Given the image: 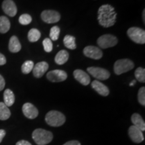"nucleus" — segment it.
Returning <instances> with one entry per match:
<instances>
[{
  "label": "nucleus",
  "mask_w": 145,
  "mask_h": 145,
  "mask_svg": "<svg viewBox=\"0 0 145 145\" xmlns=\"http://www.w3.org/2000/svg\"><path fill=\"white\" fill-rule=\"evenodd\" d=\"M117 14L114 7L110 4L101 5L98 10L97 20L99 24L104 28H109L114 26L116 22Z\"/></svg>",
  "instance_id": "f257e3e1"
},
{
  "label": "nucleus",
  "mask_w": 145,
  "mask_h": 145,
  "mask_svg": "<svg viewBox=\"0 0 145 145\" xmlns=\"http://www.w3.org/2000/svg\"><path fill=\"white\" fill-rule=\"evenodd\" d=\"M32 138L38 145H46L51 142L53 135L48 130L38 128L32 132Z\"/></svg>",
  "instance_id": "f03ea898"
},
{
  "label": "nucleus",
  "mask_w": 145,
  "mask_h": 145,
  "mask_svg": "<svg viewBox=\"0 0 145 145\" xmlns=\"http://www.w3.org/2000/svg\"><path fill=\"white\" fill-rule=\"evenodd\" d=\"M45 121L50 126L59 127L65 124L66 118L61 112L52 110L46 114L45 116Z\"/></svg>",
  "instance_id": "7ed1b4c3"
},
{
  "label": "nucleus",
  "mask_w": 145,
  "mask_h": 145,
  "mask_svg": "<svg viewBox=\"0 0 145 145\" xmlns=\"http://www.w3.org/2000/svg\"><path fill=\"white\" fill-rule=\"evenodd\" d=\"M134 67H135V65L131 60L128 59L118 60L114 63V72L118 75H121L132 70Z\"/></svg>",
  "instance_id": "20e7f679"
},
{
  "label": "nucleus",
  "mask_w": 145,
  "mask_h": 145,
  "mask_svg": "<svg viewBox=\"0 0 145 145\" xmlns=\"http://www.w3.org/2000/svg\"><path fill=\"white\" fill-rule=\"evenodd\" d=\"M128 37L137 44H143L145 43V31L138 27H132L127 31Z\"/></svg>",
  "instance_id": "39448f33"
},
{
  "label": "nucleus",
  "mask_w": 145,
  "mask_h": 145,
  "mask_svg": "<svg viewBox=\"0 0 145 145\" xmlns=\"http://www.w3.org/2000/svg\"><path fill=\"white\" fill-rule=\"evenodd\" d=\"M97 44L101 48H111L118 44V39L112 34H104L97 39Z\"/></svg>",
  "instance_id": "423d86ee"
},
{
  "label": "nucleus",
  "mask_w": 145,
  "mask_h": 145,
  "mask_svg": "<svg viewBox=\"0 0 145 145\" xmlns=\"http://www.w3.org/2000/svg\"><path fill=\"white\" fill-rule=\"evenodd\" d=\"M87 71L90 75L98 80H106L110 77V73L108 70L100 67H90L87 69Z\"/></svg>",
  "instance_id": "0eeeda50"
},
{
  "label": "nucleus",
  "mask_w": 145,
  "mask_h": 145,
  "mask_svg": "<svg viewBox=\"0 0 145 145\" xmlns=\"http://www.w3.org/2000/svg\"><path fill=\"white\" fill-rule=\"evenodd\" d=\"M41 18L47 24L57 23L61 20V14L54 10H44L42 12Z\"/></svg>",
  "instance_id": "6e6552de"
},
{
  "label": "nucleus",
  "mask_w": 145,
  "mask_h": 145,
  "mask_svg": "<svg viewBox=\"0 0 145 145\" xmlns=\"http://www.w3.org/2000/svg\"><path fill=\"white\" fill-rule=\"evenodd\" d=\"M46 77L51 82H61L67 79V73L63 70H53L47 73Z\"/></svg>",
  "instance_id": "1a4fd4ad"
},
{
  "label": "nucleus",
  "mask_w": 145,
  "mask_h": 145,
  "mask_svg": "<svg viewBox=\"0 0 145 145\" xmlns=\"http://www.w3.org/2000/svg\"><path fill=\"white\" fill-rule=\"evenodd\" d=\"M83 54L87 57L91 59L98 60L103 56V52L100 48L94 46H88L83 49Z\"/></svg>",
  "instance_id": "9d476101"
},
{
  "label": "nucleus",
  "mask_w": 145,
  "mask_h": 145,
  "mask_svg": "<svg viewBox=\"0 0 145 145\" xmlns=\"http://www.w3.org/2000/svg\"><path fill=\"white\" fill-rule=\"evenodd\" d=\"M24 115L29 119H34L39 115V110L30 103H26L22 107Z\"/></svg>",
  "instance_id": "9b49d317"
},
{
  "label": "nucleus",
  "mask_w": 145,
  "mask_h": 145,
  "mask_svg": "<svg viewBox=\"0 0 145 145\" xmlns=\"http://www.w3.org/2000/svg\"><path fill=\"white\" fill-rule=\"evenodd\" d=\"M128 135L130 139L135 143H140L144 140L142 132L135 126H131L128 129Z\"/></svg>",
  "instance_id": "f8f14e48"
},
{
  "label": "nucleus",
  "mask_w": 145,
  "mask_h": 145,
  "mask_svg": "<svg viewBox=\"0 0 145 145\" xmlns=\"http://www.w3.org/2000/svg\"><path fill=\"white\" fill-rule=\"evenodd\" d=\"M2 9L5 14L10 17H14L17 14V7L12 0H4L2 3Z\"/></svg>",
  "instance_id": "ddd939ff"
},
{
  "label": "nucleus",
  "mask_w": 145,
  "mask_h": 145,
  "mask_svg": "<svg viewBox=\"0 0 145 145\" xmlns=\"http://www.w3.org/2000/svg\"><path fill=\"white\" fill-rule=\"evenodd\" d=\"M73 75L75 79L83 86H88L90 83V77L87 72L81 69L74 71Z\"/></svg>",
  "instance_id": "4468645a"
},
{
  "label": "nucleus",
  "mask_w": 145,
  "mask_h": 145,
  "mask_svg": "<svg viewBox=\"0 0 145 145\" xmlns=\"http://www.w3.org/2000/svg\"><path fill=\"white\" fill-rule=\"evenodd\" d=\"M48 69V64L46 62L42 61V62L38 63L37 64L34 66L33 75L36 78H40L44 75V73L47 71Z\"/></svg>",
  "instance_id": "2eb2a0df"
},
{
  "label": "nucleus",
  "mask_w": 145,
  "mask_h": 145,
  "mask_svg": "<svg viewBox=\"0 0 145 145\" xmlns=\"http://www.w3.org/2000/svg\"><path fill=\"white\" fill-rule=\"evenodd\" d=\"M91 87L99 95L102 96H108L110 93V90L108 87L97 80L93 81L91 83Z\"/></svg>",
  "instance_id": "dca6fc26"
},
{
  "label": "nucleus",
  "mask_w": 145,
  "mask_h": 145,
  "mask_svg": "<svg viewBox=\"0 0 145 145\" xmlns=\"http://www.w3.org/2000/svg\"><path fill=\"white\" fill-rule=\"evenodd\" d=\"M132 122L133 123V126L137 127L139 130H140L142 132H144L145 130V122L144 120L140 114L135 113L133 114L131 116Z\"/></svg>",
  "instance_id": "f3484780"
},
{
  "label": "nucleus",
  "mask_w": 145,
  "mask_h": 145,
  "mask_svg": "<svg viewBox=\"0 0 145 145\" xmlns=\"http://www.w3.org/2000/svg\"><path fill=\"white\" fill-rule=\"evenodd\" d=\"M22 46L18 37L12 36L9 42V50L12 52H18L21 50Z\"/></svg>",
  "instance_id": "a211bd4d"
},
{
  "label": "nucleus",
  "mask_w": 145,
  "mask_h": 145,
  "mask_svg": "<svg viewBox=\"0 0 145 145\" xmlns=\"http://www.w3.org/2000/svg\"><path fill=\"white\" fill-rule=\"evenodd\" d=\"M3 100H4V104L8 107L12 106L14 104L15 101V96L12 90L10 89H7L5 90L3 93Z\"/></svg>",
  "instance_id": "6ab92c4d"
},
{
  "label": "nucleus",
  "mask_w": 145,
  "mask_h": 145,
  "mask_svg": "<svg viewBox=\"0 0 145 145\" xmlns=\"http://www.w3.org/2000/svg\"><path fill=\"white\" fill-rule=\"evenodd\" d=\"M69 59V53L67 50H60V51L58 52L56 55L55 59H54V61H55V63L57 64L61 65L65 64V63L67 62Z\"/></svg>",
  "instance_id": "aec40b11"
},
{
  "label": "nucleus",
  "mask_w": 145,
  "mask_h": 145,
  "mask_svg": "<svg viewBox=\"0 0 145 145\" xmlns=\"http://www.w3.org/2000/svg\"><path fill=\"white\" fill-rule=\"evenodd\" d=\"M10 28V22L5 16H0V32L5 34Z\"/></svg>",
  "instance_id": "412c9836"
},
{
  "label": "nucleus",
  "mask_w": 145,
  "mask_h": 145,
  "mask_svg": "<svg viewBox=\"0 0 145 145\" xmlns=\"http://www.w3.org/2000/svg\"><path fill=\"white\" fill-rule=\"evenodd\" d=\"M63 42L65 47L71 50H74L77 48L75 42V37L71 35H66L63 39Z\"/></svg>",
  "instance_id": "4be33fe9"
},
{
  "label": "nucleus",
  "mask_w": 145,
  "mask_h": 145,
  "mask_svg": "<svg viewBox=\"0 0 145 145\" xmlns=\"http://www.w3.org/2000/svg\"><path fill=\"white\" fill-rule=\"evenodd\" d=\"M11 116L10 110L3 102H0V120H6Z\"/></svg>",
  "instance_id": "5701e85b"
},
{
  "label": "nucleus",
  "mask_w": 145,
  "mask_h": 145,
  "mask_svg": "<svg viewBox=\"0 0 145 145\" xmlns=\"http://www.w3.org/2000/svg\"><path fill=\"white\" fill-rule=\"evenodd\" d=\"M40 32L38 29L32 28L28 32V39L29 41L31 42H35L38 41L40 39Z\"/></svg>",
  "instance_id": "b1692460"
},
{
  "label": "nucleus",
  "mask_w": 145,
  "mask_h": 145,
  "mask_svg": "<svg viewBox=\"0 0 145 145\" xmlns=\"http://www.w3.org/2000/svg\"><path fill=\"white\" fill-rule=\"evenodd\" d=\"M135 77L139 82H145V69L142 67L137 68L135 72Z\"/></svg>",
  "instance_id": "393cba45"
},
{
  "label": "nucleus",
  "mask_w": 145,
  "mask_h": 145,
  "mask_svg": "<svg viewBox=\"0 0 145 145\" xmlns=\"http://www.w3.org/2000/svg\"><path fill=\"white\" fill-rule=\"evenodd\" d=\"M34 63L32 61H27L22 65V71L24 74H28L32 71L34 68Z\"/></svg>",
  "instance_id": "a878e982"
},
{
  "label": "nucleus",
  "mask_w": 145,
  "mask_h": 145,
  "mask_svg": "<svg viewBox=\"0 0 145 145\" xmlns=\"http://www.w3.org/2000/svg\"><path fill=\"white\" fill-rule=\"evenodd\" d=\"M60 32H61V30H60L59 27L54 26L52 27V28H51L50 31V37L52 40L53 41L57 40L59 37Z\"/></svg>",
  "instance_id": "bb28decb"
},
{
  "label": "nucleus",
  "mask_w": 145,
  "mask_h": 145,
  "mask_svg": "<svg viewBox=\"0 0 145 145\" xmlns=\"http://www.w3.org/2000/svg\"><path fill=\"white\" fill-rule=\"evenodd\" d=\"M32 17L29 14H24L20 16L19 22L22 25H28L31 23Z\"/></svg>",
  "instance_id": "cd10ccee"
},
{
  "label": "nucleus",
  "mask_w": 145,
  "mask_h": 145,
  "mask_svg": "<svg viewBox=\"0 0 145 145\" xmlns=\"http://www.w3.org/2000/svg\"><path fill=\"white\" fill-rule=\"evenodd\" d=\"M138 102L142 105V106H145V88L142 87V88H140L138 93Z\"/></svg>",
  "instance_id": "c85d7f7f"
},
{
  "label": "nucleus",
  "mask_w": 145,
  "mask_h": 145,
  "mask_svg": "<svg viewBox=\"0 0 145 145\" xmlns=\"http://www.w3.org/2000/svg\"><path fill=\"white\" fill-rule=\"evenodd\" d=\"M44 49L46 52H50L52 50V42L50 39H45L42 42Z\"/></svg>",
  "instance_id": "c756f323"
},
{
  "label": "nucleus",
  "mask_w": 145,
  "mask_h": 145,
  "mask_svg": "<svg viewBox=\"0 0 145 145\" xmlns=\"http://www.w3.org/2000/svg\"><path fill=\"white\" fill-rule=\"evenodd\" d=\"M5 80L4 79H3V77L0 75V91H2L3 89L5 88Z\"/></svg>",
  "instance_id": "7c9ffc66"
},
{
  "label": "nucleus",
  "mask_w": 145,
  "mask_h": 145,
  "mask_svg": "<svg viewBox=\"0 0 145 145\" xmlns=\"http://www.w3.org/2000/svg\"><path fill=\"white\" fill-rule=\"evenodd\" d=\"M63 145H81V143L77 140H71L65 143Z\"/></svg>",
  "instance_id": "2f4dec72"
},
{
  "label": "nucleus",
  "mask_w": 145,
  "mask_h": 145,
  "mask_svg": "<svg viewBox=\"0 0 145 145\" xmlns=\"http://www.w3.org/2000/svg\"><path fill=\"white\" fill-rule=\"evenodd\" d=\"M6 63V59H5V56L0 53V65H3Z\"/></svg>",
  "instance_id": "473e14b6"
},
{
  "label": "nucleus",
  "mask_w": 145,
  "mask_h": 145,
  "mask_svg": "<svg viewBox=\"0 0 145 145\" xmlns=\"http://www.w3.org/2000/svg\"><path fill=\"white\" fill-rule=\"evenodd\" d=\"M16 145H32V144H30V143L28 141L24 140H22L18 141V142L16 143Z\"/></svg>",
  "instance_id": "72a5a7b5"
},
{
  "label": "nucleus",
  "mask_w": 145,
  "mask_h": 145,
  "mask_svg": "<svg viewBox=\"0 0 145 145\" xmlns=\"http://www.w3.org/2000/svg\"><path fill=\"white\" fill-rule=\"evenodd\" d=\"M5 134H6V132L4 130H0V143L1 142V141H2L3 138H4V137L5 136Z\"/></svg>",
  "instance_id": "f704fd0d"
},
{
  "label": "nucleus",
  "mask_w": 145,
  "mask_h": 145,
  "mask_svg": "<svg viewBox=\"0 0 145 145\" xmlns=\"http://www.w3.org/2000/svg\"><path fill=\"white\" fill-rule=\"evenodd\" d=\"M142 19H143V22L145 23V10H143L142 12Z\"/></svg>",
  "instance_id": "c9c22d12"
},
{
  "label": "nucleus",
  "mask_w": 145,
  "mask_h": 145,
  "mask_svg": "<svg viewBox=\"0 0 145 145\" xmlns=\"http://www.w3.org/2000/svg\"><path fill=\"white\" fill-rule=\"evenodd\" d=\"M135 83H136V81H135V80H134L133 81H132V82L130 83V86H133L134 85H135Z\"/></svg>",
  "instance_id": "e433bc0d"
}]
</instances>
